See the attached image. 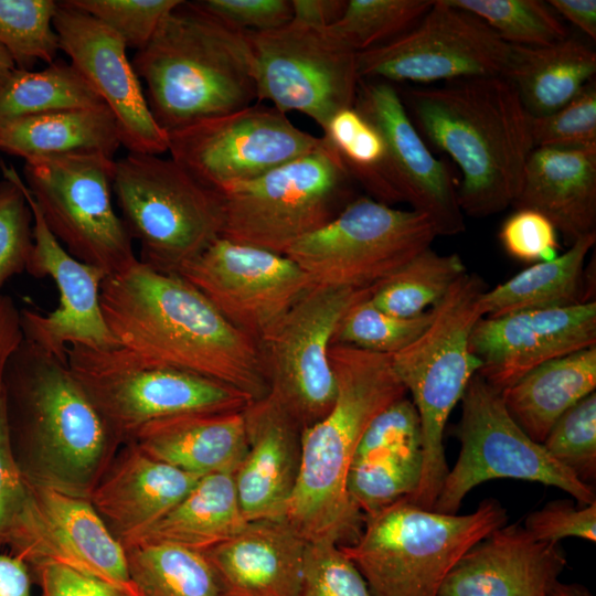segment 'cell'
Returning a JSON list of instances; mask_svg holds the SVG:
<instances>
[{
    "mask_svg": "<svg viewBox=\"0 0 596 596\" xmlns=\"http://www.w3.org/2000/svg\"><path fill=\"white\" fill-rule=\"evenodd\" d=\"M100 307L116 347L138 362L215 380L252 401L267 396L257 342L179 275L137 260L104 279Z\"/></svg>",
    "mask_w": 596,
    "mask_h": 596,
    "instance_id": "cell-1",
    "label": "cell"
},
{
    "mask_svg": "<svg viewBox=\"0 0 596 596\" xmlns=\"http://www.w3.org/2000/svg\"><path fill=\"white\" fill-rule=\"evenodd\" d=\"M2 395L28 481L89 499L121 444L67 361L23 339L6 365Z\"/></svg>",
    "mask_w": 596,
    "mask_h": 596,
    "instance_id": "cell-2",
    "label": "cell"
},
{
    "mask_svg": "<svg viewBox=\"0 0 596 596\" xmlns=\"http://www.w3.org/2000/svg\"><path fill=\"white\" fill-rule=\"evenodd\" d=\"M400 94L424 140L458 166L464 214L487 217L512 205L533 145L531 117L507 77L408 87Z\"/></svg>",
    "mask_w": 596,
    "mask_h": 596,
    "instance_id": "cell-3",
    "label": "cell"
},
{
    "mask_svg": "<svg viewBox=\"0 0 596 596\" xmlns=\"http://www.w3.org/2000/svg\"><path fill=\"white\" fill-rule=\"evenodd\" d=\"M337 395L329 413L301 433V465L286 520L308 541L353 543L364 515L352 503L347 478L371 421L407 392L391 355L331 344Z\"/></svg>",
    "mask_w": 596,
    "mask_h": 596,
    "instance_id": "cell-4",
    "label": "cell"
},
{
    "mask_svg": "<svg viewBox=\"0 0 596 596\" xmlns=\"http://www.w3.org/2000/svg\"><path fill=\"white\" fill-rule=\"evenodd\" d=\"M156 123L170 132L257 102L247 31L196 1L177 7L131 60Z\"/></svg>",
    "mask_w": 596,
    "mask_h": 596,
    "instance_id": "cell-5",
    "label": "cell"
},
{
    "mask_svg": "<svg viewBox=\"0 0 596 596\" xmlns=\"http://www.w3.org/2000/svg\"><path fill=\"white\" fill-rule=\"evenodd\" d=\"M505 521L494 499L459 515L424 509L405 497L365 514L358 539L340 546L372 596H437L458 560Z\"/></svg>",
    "mask_w": 596,
    "mask_h": 596,
    "instance_id": "cell-6",
    "label": "cell"
},
{
    "mask_svg": "<svg viewBox=\"0 0 596 596\" xmlns=\"http://www.w3.org/2000/svg\"><path fill=\"white\" fill-rule=\"evenodd\" d=\"M486 289L479 276L467 272L433 307L425 331L391 355L393 370L412 395L421 421L422 476L417 490L407 498L424 509H433L449 471L443 444L448 416L481 368L470 351L469 338L482 318L479 300Z\"/></svg>",
    "mask_w": 596,
    "mask_h": 596,
    "instance_id": "cell-7",
    "label": "cell"
},
{
    "mask_svg": "<svg viewBox=\"0 0 596 596\" xmlns=\"http://www.w3.org/2000/svg\"><path fill=\"white\" fill-rule=\"evenodd\" d=\"M354 180L321 136L311 151L217 192L220 236L286 255L354 200Z\"/></svg>",
    "mask_w": 596,
    "mask_h": 596,
    "instance_id": "cell-8",
    "label": "cell"
},
{
    "mask_svg": "<svg viewBox=\"0 0 596 596\" xmlns=\"http://www.w3.org/2000/svg\"><path fill=\"white\" fill-rule=\"evenodd\" d=\"M113 192L138 260L157 270L175 274L221 235L219 193L171 158L128 152L116 161Z\"/></svg>",
    "mask_w": 596,
    "mask_h": 596,
    "instance_id": "cell-9",
    "label": "cell"
},
{
    "mask_svg": "<svg viewBox=\"0 0 596 596\" xmlns=\"http://www.w3.org/2000/svg\"><path fill=\"white\" fill-rule=\"evenodd\" d=\"M116 160L99 152L24 160L25 184L46 226L76 259L120 273L138 258L113 203Z\"/></svg>",
    "mask_w": 596,
    "mask_h": 596,
    "instance_id": "cell-10",
    "label": "cell"
},
{
    "mask_svg": "<svg viewBox=\"0 0 596 596\" xmlns=\"http://www.w3.org/2000/svg\"><path fill=\"white\" fill-rule=\"evenodd\" d=\"M67 364L121 445L158 419L200 412L243 411L252 402L224 383L142 364L117 347L71 345Z\"/></svg>",
    "mask_w": 596,
    "mask_h": 596,
    "instance_id": "cell-11",
    "label": "cell"
},
{
    "mask_svg": "<svg viewBox=\"0 0 596 596\" xmlns=\"http://www.w3.org/2000/svg\"><path fill=\"white\" fill-rule=\"evenodd\" d=\"M426 215L356 196L333 220L286 253L315 285L363 289L383 281L430 247Z\"/></svg>",
    "mask_w": 596,
    "mask_h": 596,
    "instance_id": "cell-12",
    "label": "cell"
},
{
    "mask_svg": "<svg viewBox=\"0 0 596 596\" xmlns=\"http://www.w3.org/2000/svg\"><path fill=\"white\" fill-rule=\"evenodd\" d=\"M460 401L461 418L456 430L460 453L432 510L456 514L472 488L498 478L560 488L579 505L596 502L592 486L530 438L510 416L501 392L478 373L468 382Z\"/></svg>",
    "mask_w": 596,
    "mask_h": 596,
    "instance_id": "cell-13",
    "label": "cell"
},
{
    "mask_svg": "<svg viewBox=\"0 0 596 596\" xmlns=\"http://www.w3.org/2000/svg\"><path fill=\"white\" fill-rule=\"evenodd\" d=\"M374 287L313 285L258 343L267 395L302 430L331 409L337 395L329 360L334 330L347 310Z\"/></svg>",
    "mask_w": 596,
    "mask_h": 596,
    "instance_id": "cell-14",
    "label": "cell"
},
{
    "mask_svg": "<svg viewBox=\"0 0 596 596\" xmlns=\"http://www.w3.org/2000/svg\"><path fill=\"white\" fill-rule=\"evenodd\" d=\"M247 33L257 102L268 100L284 114L308 116L322 130L336 113L354 106L358 53L329 29L291 20L274 30Z\"/></svg>",
    "mask_w": 596,
    "mask_h": 596,
    "instance_id": "cell-15",
    "label": "cell"
},
{
    "mask_svg": "<svg viewBox=\"0 0 596 596\" xmlns=\"http://www.w3.org/2000/svg\"><path fill=\"white\" fill-rule=\"evenodd\" d=\"M512 54L513 45L478 17L434 0L412 29L356 60L360 78L428 84L505 76Z\"/></svg>",
    "mask_w": 596,
    "mask_h": 596,
    "instance_id": "cell-16",
    "label": "cell"
},
{
    "mask_svg": "<svg viewBox=\"0 0 596 596\" xmlns=\"http://www.w3.org/2000/svg\"><path fill=\"white\" fill-rule=\"evenodd\" d=\"M170 158L206 188L221 192L315 149L316 137L287 114L259 103L168 132Z\"/></svg>",
    "mask_w": 596,
    "mask_h": 596,
    "instance_id": "cell-17",
    "label": "cell"
},
{
    "mask_svg": "<svg viewBox=\"0 0 596 596\" xmlns=\"http://www.w3.org/2000/svg\"><path fill=\"white\" fill-rule=\"evenodd\" d=\"M175 274L257 344L315 285L288 256L223 236Z\"/></svg>",
    "mask_w": 596,
    "mask_h": 596,
    "instance_id": "cell-18",
    "label": "cell"
},
{
    "mask_svg": "<svg viewBox=\"0 0 596 596\" xmlns=\"http://www.w3.org/2000/svg\"><path fill=\"white\" fill-rule=\"evenodd\" d=\"M32 500L9 553L29 567L53 562L139 596L126 550L89 499L32 485Z\"/></svg>",
    "mask_w": 596,
    "mask_h": 596,
    "instance_id": "cell-19",
    "label": "cell"
},
{
    "mask_svg": "<svg viewBox=\"0 0 596 596\" xmlns=\"http://www.w3.org/2000/svg\"><path fill=\"white\" fill-rule=\"evenodd\" d=\"M53 26L60 50L111 110L121 146L132 153L167 152L168 132L150 113L123 39L67 0L57 1Z\"/></svg>",
    "mask_w": 596,
    "mask_h": 596,
    "instance_id": "cell-20",
    "label": "cell"
},
{
    "mask_svg": "<svg viewBox=\"0 0 596 596\" xmlns=\"http://www.w3.org/2000/svg\"><path fill=\"white\" fill-rule=\"evenodd\" d=\"M21 188L33 215V248L25 272L35 278H51L58 291L57 307L51 312L20 310L24 339L63 361H67V350L74 344L115 348L100 307V288L107 275L63 247L23 180Z\"/></svg>",
    "mask_w": 596,
    "mask_h": 596,
    "instance_id": "cell-21",
    "label": "cell"
},
{
    "mask_svg": "<svg viewBox=\"0 0 596 596\" xmlns=\"http://www.w3.org/2000/svg\"><path fill=\"white\" fill-rule=\"evenodd\" d=\"M354 108L382 135L389 175L402 201L426 215L437 236L462 233L466 224L453 173L428 148L394 84L360 78Z\"/></svg>",
    "mask_w": 596,
    "mask_h": 596,
    "instance_id": "cell-22",
    "label": "cell"
},
{
    "mask_svg": "<svg viewBox=\"0 0 596 596\" xmlns=\"http://www.w3.org/2000/svg\"><path fill=\"white\" fill-rule=\"evenodd\" d=\"M596 345V302L482 317L475 324L470 351L478 374L499 392L535 366Z\"/></svg>",
    "mask_w": 596,
    "mask_h": 596,
    "instance_id": "cell-23",
    "label": "cell"
},
{
    "mask_svg": "<svg viewBox=\"0 0 596 596\" xmlns=\"http://www.w3.org/2000/svg\"><path fill=\"white\" fill-rule=\"evenodd\" d=\"M565 566L558 543L504 524L458 560L437 596H545Z\"/></svg>",
    "mask_w": 596,
    "mask_h": 596,
    "instance_id": "cell-24",
    "label": "cell"
},
{
    "mask_svg": "<svg viewBox=\"0 0 596 596\" xmlns=\"http://www.w3.org/2000/svg\"><path fill=\"white\" fill-rule=\"evenodd\" d=\"M247 446L233 472L245 521L285 517L301 465L300 426L268 395L244 409Z\"/></svg>",
    "mask_w": 596,
    "mask_h": 596,
    "instance_id": "cell-25",
    "label": "cell"
},
{
    "mask_svg": "<svg viewBox=\"0 0 596 596\" xmlns=\"http://www.w3.org/2000/svg\"><path fill=\"white\" fill-rule=\"evenodd\" d=\"M307 541L281 518L246 521L203 552L222 596H299Z\"/></svg>",
    "mask_w": 596,
    "mask_h": 596,
    "instance_id": "cell-26",
    "label": "cell"
},
{
    "mask_svg": "<svg viewBox=\"0 0 596 596\" xmlns=\"http://www.w3.org/2000/svg\"><path fill=\"white\" fill-rule=\"evenodd\" d=\"M202 476L121 445L89 501L121 542L139 535L170 511Z\"/></svg>",
    "mask_w": 596,
    "mask_h": 596,
    "instance_id": "cell-27",
    "label": "cell"
},
{
    "mask_svg": "<svg viewBox=\"0 0 596 596\" xmlns=\"http://www.w3.org/2000/svg\"><path fill=\"white\" fill-rule=\"evenodd\" d=\"M512 205L543 214L571 244L596 233V148H534Z\"/></svg>",
    "mask_w": 596,
    "mask_h": 596,
    "instance_id": "cell-28",
    "label": "cell"
},
{
    "mask_svg": "<svg viewBox=\"0 0 596 596\" xmlns=\"http://www.w3.org/2000/svg\"><path fill=\"white\" fill-rule=\"evenodd\" d=\"M130 443L198 476L234 472L247 446L243 411L200 412L151 422Z\"/></svg>",
    "mask_w": 596,
    "mask_h": 596,
    "instance_id": "cell-29",
    "label": "cell"
},
{
    "mask_svg": "<svg viewBox=\"0 0 596 596\" xmlns=\"http://www.w3.org/2000/svg\"><path fill=\"white\" fill-rule=\"evenodd\" d=\"M595 387L596 345L535 366L501 395L514 422L542 444L555 422Z\"/></svg>",
    "mask_w": 596,
    "mask_h": 596,
    "instance_id": "cell-30",
    "label": "cell"
},
{
    "mask_svg": "<svg viewBox=\"0 0 596 596\" xmlns=\"http://www.w3.org/2000/svg\"><path fill=\"white\" fill-rule=\"evenodd\" d=\"M120 147L115 117L105 104L0 123V151L24 160L79 152L114 158Z\"/></svg>",
    "mask_w": 596,
    "mask_h": 596,
    "instance_id": "cell-31",
    "label": "cell"
},
{
    "mask_svg": "<svg viewBox=\"0 0 596 596\" xmlns=\"http://www.w3.org/2000/svg\"><path fill=\"white\" fill-rule=\"evenodd\" d=\"M596 73V53L567 38L546 46L513 45L507 77L530 117L554 113L568 103Z\"/></svg>",
    "mask_w": 596,
    "mask_h": 596,
    "instance_id": "cell-32",
    "label": "cell"
},
{
    "mask_svg": "<svg viewBox=\"0 0 596 596\" xmlns=\"http://www.w3.org/2000/svg\"><path fill=\"white\" fill-rule=\"evenodd\" d=\"M245 522L233 472H213L202 476L156 523L125 541H160L205 552L232 536Z\"/></svg>",
    "mask_w": 596,
    "mask_h": 596,
    "instance_id": "cell-33",
    "label": "cell"
},
{
    "mask_svg": "<svg viewBox=\"0 0 596 596\" xmlns=\"http://www.w3.org/2000/svg\"><path fill=\"white\" fill-rule=\"evenodd\" d=\"M595 242L596 233L582 236L553 259L534 263L507 281L486 289L479 300L482 317L586 302L582 298L585 260Z\"/></svg>",
    "mask_w": 596,
    "mask_h": 596,
    "instance_id": "cell-34",
    "label": "cell"
},
{
    "mask_svg": "<svg viewBox=\"0 0 596 596\" xmlns=\"http://www.w3.org/2000/svg\"><path fill=\"white\" fill-rule=\"evenodd\" d=\"M123 544L139 596H222L217 576L203 552L150 540Z\"/></svg>",
    "mask_w": 596,
    "mask_h": 596,
    "instance_id": "cell-35",
    "label": "cell"
},
{
    "mask_svg": "<svg viewBox=\"0 0 596 596\" xmlns=\"http://www.w3.org/2000/svg\"><path fill=\"white\" fill-rule=\"evenodd\" d=\"M104 104L71 63L53 61L42 71L15 68L0 87V123Z\"/></svg>",
    "mask_w": 596,
    "mask_h": 596,
    "instance_id": "cell-36",
    "label": "cell"
},
{
    "mask_svg": "<svg viewBox=\"0 0 596 596\" xmlns=\"http://www.w3.org/2000/svg\"><path fill=\"white\" fill-rule=\"evenodd\" d=\"M467 273L461 257L424 249L393 275L375 285L370 300L396 317H415L433 308Z\"/></svg>",
    "mask_w": 596,
    "mask_h": 596,
    "instance_id": "cell-37",
    "label": "cell"
},
{
    "mask_svg": "<svg viewBox=\"0 0 596 596\" xmlns=\"http://www.w3.org/2000/svg\"><path fill=\"white\" fill-rule=\"evenodd\" d=\"M322 131L354 182L370 198L389 205L403 202L389 175L382 135L354 106L336 113Z\"/></svg>",
    "mask_w": 596,
    "mask_h": 596,
    "instance_id": "cell-38",
    "label": "cell"
},
{
    "mask_svg": "<svg viewBox=\"0 0 596 596\" xmlns=\"http://www.w3.org/2000/svg\"><path fill=\"white\" fill-rule=\"evenodd\" d=\"M422 451L387 453L354 459L347 491L363 515L411 497L422 476Z\"/></svg>",
    "mask_w": 596,
    "mask_h": 596,
    "instance_id": "cell-39",
    "label": "cell"
},
{
    "mask_svg": "<svg viewBox=\"0 0 596 596\" xmlns=\"http://www.w3.org/2000/svg\"><path fill=\"white\" fill-rule=\"evenodd\" d=\"M478 17L504 42L546 46L568 38V31L547 2L540 0H448Z\"/></svg>",
    "mask_w": 596,
    "mask_h": 596,
    "instance_id": "cell-40",
    "label": "cell"
},
{
    "mask_svg": "<svg viewBox=\"0 0 596 596\" xmlns=\"http://www.w3.org/2000/svg\"><path fill=\"white\" fill-rule=\"evenodd\" d=\"M434 0H348L328 29L356 53L384 44L412 29Z\"/></svg>",
    "mask_w": 596,
    "mask_h": 596,
    "instance_id": "cell-41",
    "label": "cell"
},
{
    "mask_svg": "<svg viewBox=\"0 0 596 596\" xmlns=\"http://www.w3.org/2000/svg\"><path fill=\"white\" fill-rule=\"evenodd\" d=\"M54 0H0V44L17 68L31 71L38 61L52 63L60 51L53 26Z\"/></svg>",
    "mask_w": 596,
    "mask_h": 596,
    "instance_id": "cell-42",
    "label": "cell"
},
{
    "mask_svg": "<svg viewBox=\"0 0 596 596\" xmlns=\"http://www.w3.org/2000/svg\"><path fill=\"white\" fill-rule=\"evenodd\" d=\"M370 296L347 310L331 344L392 355L415 341L432 321L433 308L415 317H396L376 308Z\"/></svg>",
    "mask_w": 596,
    "mask_h": 596,
    "instance_id": "cell-43",
    "label": "cell"
},
{
    "mask_svg": "<svg viewBox=\"0 0 596 596\" xmlns=\"http://www.w3.org/2000/svg\"><path fill=\"white\" fill-rule=\"evenodd\" d=\"M547 453L592 486L596 477V394L593 392L566 411L542 443Z\"/></svg>",
    "mask_w": 596,
    "mask_h": 596,
    "instance_id": "cell-44",
    "label": "cell"
},
{
    "mask_svg": "<svg viewBox=\"0 0 596 596\" xmlns=\"http://www.w3.org/2000/svg\"><path fill=\"white\" fill-rule=\"evenodd\" d=\"M0 289L25 272L33 248V215L14 167L0 164Z\"/></svg>",
    "mask_w": 596,
    "mask_h": 596,
    "instance_id": "cell-45",
    "label": "cell"
},
{
    "mask_svg": "<svg viewBox=\"0 0 596 596\" xmlns=\"http://www.w3.org/2000/svg\"><path fill=\"white\" fill-rule=\"evenodd\" d=\"M534 148H596V84L588 82L568 103L552 114L531 117Z\"/></svg>",
    "mask_w": 596,
    "mask_h": 596,
    "instance_id": "cell-46",
    "label": "cell"
},
{
    "mask_svg": "<svg viewBox=\"0 0 596 596\" xmlns=\"http://www.w3.org/2000/svg\"><path fill=\"white\" fill-rule=\"evenodd\" d=\"M94 17L116 34L127 47H145L168 15L182 0H67Z\"/></svg>",
    "mask_w": 596,
    "mask_h": 596,
    "instance_id": "cell-47",
    "label": "cell"
},
{
    "mask_svg": "<svg viewBox=\"0 0 596 596\" xmlns=\"http://www.w3.org/2000/svg\"><path fill=\"white\" fill-rule=\"evenodd\" d=\"M299 596H372L368 584L341 546L327 540L308 541Z\"/></svg>",
    "mask_w": 596,
    "mask_h": 596,
    "instance_id": "cell-48",
    "label": "cell"
},
{
    "mask_svg": "<svg viewBox=\"0 0 596 596\" xmlns=\"http://www.w3.org/2000/svg\"><path fill=\"white\" fill-rule=\"evenodd\" d=\"M406 451H422V428L415 405L404 396L383 408L371 421L360 439L353 460L379 454Z\"/></svg>",
    "mask_w": 596,
    "mask_h": 596,
    "instance_id": "cell-49",
    "label": "cell"
},
{
    "mask_svg": "<svg viewBox=\"0 0 596 596\" xmlns=\"http://www.w3.org/2000/svg\"><path fill=\"white\" fill-rule=\"evenodd\" d=\"M32 500V487L21 471L9 438L6 403L0 393V550L10 546Z\"/></svg>",
    "mask_w": 596,
    "mask_h": 596,
    "instance_id": "cell-50",
    "label": "cell"
},
{
    "mask_svg": "<svg viewBox=\"0 0 596 596\" xmlns=\"http://www.w3.org/2000/svg\"><path fill=\"white\" fill-rule=\"evenodd\" d=\"M504 251L515 259L539 263L557 256V231L543 214L518 209L499 232Z\"/></svg>",
    "mask_w": 596,
    "mask_h": 596,
    "instance_id": "cell-51",
    "label": "cell"
},
{
    "mask_svg": "<svg viewBox=\"0 0 596 596\" xmlns=\"http://www.w3.org/2000/svg\"><path fill=\"white\" fill-rule=\"evenodd\" d=\"M523 528L535 540L558 543L565 538L596 541V502L574 505L557 500L531 512Z\"/></svg>",
    "mask_w": 596,
    "mask_h": 596,
    "instance_id": "cell-52",
    "label": "cell"
},
{
    "mask_svg": "<svg viewBox=\"0 0 596 596\" xmlns=\"http://www.w3.org/2000/svg\"><path fill=\"white\" fill-rule=\"evenodd\" d=\"M196 3L223 22L243 31L274 30L292 20L291 0H202Z\"/></svg>",
    "mask_w": 596,
    "mask_h": 596,
    "instance_id": "cell-53",
    "label": "cell"
},
{
    "mask_svg": "<svg viewBox=\"0 0 596 596\" xmlns=\"http://www.w3.org/2000/svg\"><path fill=\"white\" fill-rule=\"evenodd\" d=\"M30 570L40 596H128L110 584L57 563L43 562Z\"/></svg>",
    "mask_w": 596,
    "mask_h": 596,
    "instance_id": "cell-54",
    "label": "cell"
},
{
    "mask_svg": "<svg viewBox=\"0 0 596 596\" xmlns=\"http://www.w3.org/2000/svg\"><path fill=\"white\" fill-rule=\"evenodd\" d=\"M23 339L20 310L11 297L0 294V393L8 360Z\"/></svg>",
    "mask_w": 596,
    "mask_h": 596,
    "instance_id": "cell-55",
    "label": "cell"
},
{
    "mask_svg": "<svg viewBox=\"0 0 596 596\" xmlns=\"http://www.w3.org/2000/svg\"><path fill=\"white\" fill-rule=\"evenodd\" d=\"M345 6V0H291L292 21L328 29L340 19Z\"/></svg>",
    "mask_w": 596,
    "mask_h": 596,
    "instance_id": "cell-56",
    "label": "cell"
},
{
    "mask_svg": "<svg viewBox=\"0 0 596 596\" xmlns=\"http://www.w3.org/2000/svg\"><path fill=\"white\" fill-rule=\"evenodd\" d=\"M29 565L11 553H0V596H33Z\"/></svg>",
    "mask_w": 596,
    "mask_h": 596,
    "instance_id": "cell-57",
    "label": "cell"
},
{
    "mask_svg": "<svg viewBox=\"0 0 596 596\" xmlns=\"http://www.w3.org/2000/svg\"><path fill=\"white\" fill-rule=\"evenodd\" d=\"M549 6L593 40H596L595 0H550Z\"/></svg>",
    "mask_w": 596,
    "mask_h": 596,
    "instance_id": "cell-58",
    "label": "cell"
},
{
    "mask_svg": "<svg viewBox=\"0 0 596 596\" xmlns=\"http://www.w3.org/2000/svg\"><path fill=\"white\" fill-rule=\"evenodd\" d=\"M545 596H592L584 587L576 584L555 582Z\"/></svg>",
    "mask_w": 596,
    "mask_h": 596,
    "instance_id": "cell-59",
    "label": "cell"
},
{
    "mask_svg": "<svg viewBox=\"0 0 596 596\" xmlns=\"http://www.w3.org/2000/svg\"><path fill=\"white\" fill-rule=\"evenodd\" d=\"M15 68L17 66L10 53L0 44V87L8 81Z\"/></svg>",
    "mask_w": 596,
    "mask_h": 596,
    "instance_id": "cell-60",
    "label": "cell"
},
{
    "mask_svg": "<svg viewBox=\"0 0 596 596\" xmlns=\"http://www.w3.org/2000/svg\"><path fill=\"white\" fill-rule=\"evenodd\" d=\"M0 164H1V162H0ZM0 171H1V170H0Z\"/></svg>",
    "mask_w": 596,
    "mask_h": 596,
    "instance_id": "cell-61",
    "label": "cell"
}]
</instances>
